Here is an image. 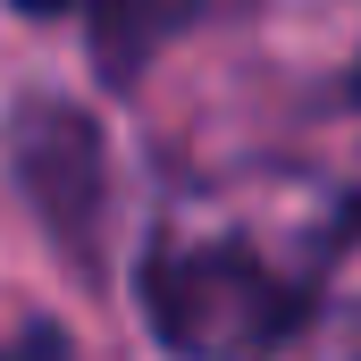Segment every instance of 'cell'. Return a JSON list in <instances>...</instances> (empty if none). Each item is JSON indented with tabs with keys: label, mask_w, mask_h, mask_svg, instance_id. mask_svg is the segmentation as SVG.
<instances>
[{
	"label": "cell",
	"mask_w": 361,
	"mask_h": 361,
	"mask_svg": "<svg viewBox=\"0 0 361 361\" xmlns=\"http://www.w3.org/2000/svg\"><path fill=\"white\" fill-rule=\"evenodd\" d=\"M210 0H92V42L109 59V76H135L152 42H169L185 17H202Z\"/></svg>",
	"instance_id": "obj_3"
},
{
	"label": "cell",
	"mask_w": 361,
	"mask_h": 361,
	"mask_svg": "<svg viewBox=\"0 0 361 361\" xmlns=\"http://www.w3.org/2000/svg\"><path fill=\"white\" fill-rule=\"evenodd\" d=\"M353 101H361V68H353Z\"/></svg>",
	"instance_id": "obj_6"
},
{
	"label": "cell",
	"mask_w": 361,
	"mask_h": 361,
	"mask_svg": "<svg viewBox=\"0 0 361 361\" xmlns=\"http://www.w3.org/2000/svg\"><path fill=\"white\" fill-rule=\"evenodd\" d=\"M135 294L160 353L177 361H277L311 328V286L252 244H152Z\"/></svg>",
	"instance_id": "obj_1"
},
{
	"label": "cell",
	"mask_w": 361,
	"mask_h": 361,
	"mask_svg": "<svg viewBox=\"0 0 361 361\" xmlns=\"http://www.w3.org/2000/svg\"><path fill=\"white\" fill-rule=\"evenodd\" d=\"M0 361H68V336H59L51 319H25V328H8Z\"/></svg>",
	"instance_id": "obj_4"
},
{
	"label": "cell",
	"mask_w": 361,
	"mask_h": 361,
	"mask_svg": "<svg viewBox=\"0 0 361 361\" xmlns=\"http://www.w3.org/2000/svg\"><path fill=\"white\" fill-rule=\"evenodd\" d=\"M8 8H25V17H68L76 0H8Z\"/></svg>",
	"instance_id": "obj_5"
},
{
	"label": "cell",
	"mask_w": 361,
	"mask_h": 361,
	"mask_svg": "<svg viewBox=\"0 0 361 361\" xmlns=\"http://www.w3.org/2000/svg\"><path fill=\"white\" fill-rule=\"evenodd\" d=\"M8 169H17V193L25 210L42 219V235L68 252L76 277H101V252H109V135L85 101H25L8 118Z\"/></svg>",
	"instance_id": "obj_2"
}]
</instances>
